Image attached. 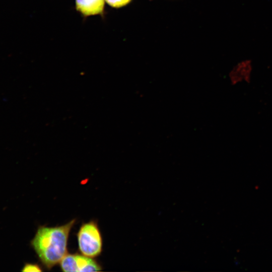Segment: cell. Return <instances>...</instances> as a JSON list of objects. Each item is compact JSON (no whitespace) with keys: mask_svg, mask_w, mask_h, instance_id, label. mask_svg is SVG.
I'll return each mask as SVG.
<instances>
[{"mask_svg":"<svg viewBox=\"0 0 272 272\" xmlns=\"http://www.w3.org/2000/svg\"><path fill=\"white\" fill-rule=\"evenodd\" d=\"M63 271H97L101 266L91 257L78 254H67L60 262Z\"/></svg>","mask_w":272,"mask_h":272,"instance_id":"obj_3","label":"cell"},{"mask_svg":"<svg viewBox=\"0 0 272 272\" xmlns=\"http://www.w3.org/2000/svg\"><path fill=\"white\" fill-rule=\"evenodd\" d=\"M79 249L82 254L93 258L102 250V238L97 223L90 221L83 224L77 234Z\"/></svg>","mask_w":272,"mask_h":272,"instance_id":"obj_2","label":"cell"},{"mask_svg":"<svg viewBox=\"0 0 272 272\" xmlns=\"http://www.w3.org/2000/svg\"><path fill=\"white\" fill-rule=\"evenodd\" d=\"M105 2L110 7L115 8L119 9L124 7L128 5L132 0H105Z\"/></svg>","mask_w":272,"mask_h":272,"instance_id":"obj_5","label":"cell"},{"mask_svg":"<svg viewBox=\"0 0 272 272\" xmlns=\"http://www.w3.org/2000/svg\"><path fill=\"white\" fill-rule=\"evenodd\" d=\"M75 222L73 219L60 226L38 228L31 245L47 268L49 269L60 263L67 254L68 237Z\"/></svg>","mask_w":272,"mask_h":272,"instance_id":"obj_1","label":"cell"},{"mask_svg":"<svg viewBox=\"0 0 272 272\" xmlns=\"http://www.w3.org/2000/svg\"><path fill=\"white\" fill-rule=\"evenodd\" d=\"M23 271H42V269L39 265L36 263H25L22 269Z\"/></svg>","mask_w":272,"mask_h":272,"instance_id":"obj_6","label":"cell"},{"mask_svg":"<svg viewBox=\"0 0 272 272\" xmlns=\"http://www.w3.org/2000/svg\"><path fill=\"white\" fill-rule=\"evenodd\" d=\"M76 11L84 18L105 15V0H75Z\"/></svg>","mask_w":272,"mask_h":272,"instance_id":"obj_4","label":"cell"}]
</instances>
